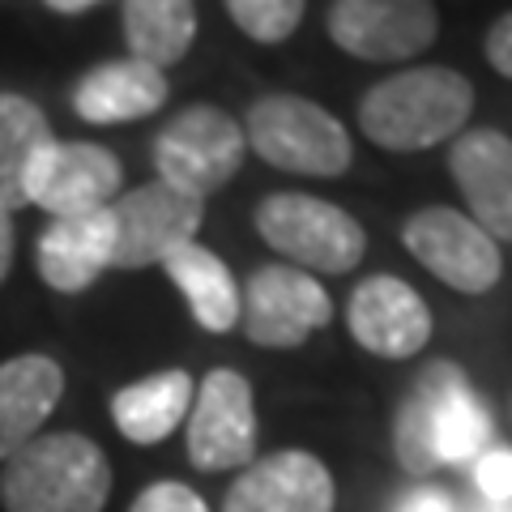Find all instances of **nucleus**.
I'll return each instance as SVG.
<instances>
[{"label":"nucleus","mask_w":512,"mask_h":512,"mask_svg":"<svg viewBox=\"0 0 512 512\" xmlns=\"http://www.w3.org/2000/svg\"><path fill=\"white\" fill-rule=\"evenodd\" d=\"M128 512H210V504L184 483H154L137 495Z\"/></svg>","instance_id":"obj_24"},{"label":"nucleus","mask_w":512,"mask_h":512,"mask_svg":"<svg viewBox=\"0 0 512 512\" xmlns=\"http://www.w3.org/2000/svg\"><path fill=\"white\" fill-rule=\"evenodd\" d=\"M402 244L423 269H431L444 286L461 295H487L504 278L500 244L474 218L448 210V205L410 214L402 227Z\"/></svg>","instance_id":"obj_8"},{"label":"nucleus","mask_w":512,"mask_h":512,"mask_svg":"<svg viewBox=\"0 0 512 512\" xmlns=\"http://www.w3.org/2000/svg\"><path fill=\"white\" fill-rule=\"evenodd\" d=\"M487 60H491V69L495 73H504V77H512V9L508 13H500V18L491 22V30H487Z\"/></svg>","instance_id":"obj_26"},{"label":"nucleus","mask_w":512,"mask_h":512,"mask_svg":"<svg viewBox=\"0 0 512 512\" xmlns=\"http://www.w3.org/2000/svg\"><path fill=\"white\" fill-rule=\"evenodd\" d=\"M163 269L184 291L188 308L205 333H227L239 325V286L218 252H210L205 244L192 239V244H180L167 256Z\"/></svg>","instance_id":"obj_21"},{"label":"nucleus","mask_w":512,"mask_h":512,"mask_svg":"<svg viewBox=\"0 0 512 512\" xmlns=\"http://www.w3.org/2000/svg\"><path fill=\"white\" fill-rule=\"evenodd\" d=\"M248 146L261 163L316 175V180H338L355 163L346 124L303 94H265L248 111Z\"/></svg>","instance_id":"obj_4"},{"label":"nucleus","mask_w":512,"mask_h":512,"mask_svg":"<svg viewBox=\"0 0 512 512\" xmlns=\"http://www.w3.org/2000/svg\"><path fill=\"white\" fill-rule=\"evenodd\" d=\"M402 512H448V500L440 491H423V495H410V504Z\"/></svg>","instance_id":"obj_28"},{"label":"nucleus","mask_w":512,"mask_h":512,"mask_svg":"<svg viewBox=\"0 0 512 512\" xmlns=\"http://www.w3.org/2000/svg\"><path fill=\"white\" fill-rule=\"evenodd\" d=\"M333 320V299L295 265H261L239 295V325L265 350H295Z\"/></svg>","instance_id":"obj_9"},{"label":"nucleus","mask_w":512,"mask_h":512,"mask_svg":"<svg viewBox=\"0 0 512 512\" xmlns=\"http://www.w3.org/2000/svg\"><path fill=\"white\" fill-rule=\"evenodd\" d=\"M111 252H116V222L111 210H94L77 218H52V227L39 235L35 265L52 291L77 295L94 286L103 269H111Z\"/></svg>","instance_id":"obj_16"},{"label":"nucleus","mask_w":512,"mask_h":512,"mask_svg":"<svg viewBox=\"0 0 512 512\" xmlns=\"http://www.w3.org/2000/svg\"><path fill=\"white\" fill-rule=\"evenodd\" d=\"M171 82L163 69L141 60H111L90 69L73 90V111L90 124H128L141 116H154L167 103Z\"/></svg>","instance_id":"obj_17"},{"label":"nucleus","mask_w":512,"mask_h":512,"mask_svg":"<svg viewBox=\"0 0 512 512\" xmlns=\"http://www.w3.org/2000/svg\"><path fill=\"white\" fill-rule=\"evenodd\" d=\"M491 436V419L478 406L474 389L453 363L427 367V376L414 384L406 406L397 410L393 448L397 461L410 474H427L436 466L478 461Z\"/></svg>","instance_id":"obj_2"},{"label":"nucleus","mask_w":512,"mask_h":512,"mask_svg":"<svg viewBox=\"0 0 512 512\" xmlns=\"http://www.w3.org/2000/svg\"><path fill=\"white\" fill-rule=\"evenodd\" d=\"M192 397H197L192 376L180 372V367H171V372L124 384V389L111 397V419H116L124 440L158 444L184 423V414L192 410Z\"/></svg>","instance_id":"obj_19"},{"label":"nucleus","mask_w":512,"mask_h":512,"mask_svg":"<svg viewBox=\"0 0 512 512\" xmlns=\"http://www.w3.org/2000/svg\"><path fill=\"white\" fill-rule=\"evenodd\" d=\"M256 231L278 256H286L303 274H350L363 252L367 235L342 205L308 197V192H274L256 205Z\"/></svg>","instance_id":"obj_5"},{"label":"nucleus","mask_w":512,"mask_h":512,"mask_svg":"<svg viewBox=\"0 0 512 512\" xmlns=\"http://www.w3.org/2000/svg\"><path fill=\"white\" fill-rule=\"evenodd\" d=\"M256 453V406H252V384L231 372L214 367L201 380L197 397L188 410V457L205 474L252 466Z\"/></svg>","instance_id":"obj_10"},{"label":"nucleus","mask_w":512,"mask_h":512,"mask_svg":"<svg viewBox=\"0 0 512 512\" xmlns=\"http://www.w3.org/2000/svg\"><path fill=\"white\" fill-rule=\"evenodd\" d=\"M346 325L380 359H414L431 342V308L402 278H367L346 303Z\"/></svg>","instance_id":"obj_13"},{"label":"nucleus","mask_w":512,"mask_h":512,"mask_svg":"<svg viewBox=\"0 0 512 512\" xmlns=\"http://www.w3.org/2000/svg\"><path fill=\"white\" fill-rule=\"evenodd\" d=\"M13 269V214L0 205V282L9 278Z\"/></svg>","instance_id":"obj_27"},{"label":"nucleus","mask_w":512,"mask_h":512,"mask_svg":"<svg viewBox=\"0 0 512 512\" xmlns=\"http://www.w3.org/2000/svg\"><path fill=\"white\" fill-rule=\"evenodd\" d=\"M448 171L466 192L470 214L495 244L512 239V137L500 128H470L453 137Z\"/></svg>","instance_id":"obj_15"},{"label":"nucleus","mask_w":512,"mask_h":512,"mask_svg":"<svg viewBox=\"0 0 512 512\" xmlns=\"http://www.w3.org/2000/svg\"><path fill=\"white\" fill-rule=\"evenodd\" d=\"M120 184L124 167L111 150L94 141H56L30 171L26 197L52 218H77L107 210L120 197Z\"/></svg>","instance_id":"obj_12"},{"label":"nucleus","mask_w":512,"mask_h":512,"mask_svg":"<svg viewBox=\"0 0 512 512\" xmlns=\"http://www.w3.org/2000/svg\"><path fill=\"white\" fill-rule=\"evenodd\" d=\"M474 111V86L466 73L444 64L393 73L376 82L359 103V128L367 141L393 154H414L453 141Z\"/></svg>","instance_id":"obj_1"},{"label":"nucleus","mask_w":512,"mask_h":512,"mask_svg":"<svg viewBox=\"0 0 512 512\" xmlns=\"http://www.w3.org/2000/svg\"><path fill=\"white\" fill-rule=\"evenodd\" d=\"M111 466L103 448L77 431H52L18 448L0 470L5 512H103Z\"/></svg>","instance_id":"obj_3"},{"label":"nucleus","mask_w":512,"mask_h":512,"mask_svg":"<svg viewBox=\"0 0 512 512\" xmlns=\"http://www.w3.org/2000/svg\"><path fill=\"white\" fill-rule=\"evenodd\" d=\"M107 210H111V222H116L111 269H146V265H163L180 244L197 239L205 201L184 188L150 180L141 188L120 192Z\"/></svg>","instance_id":"obj_7"},{"label":"nucleus","mask_w":512,"mask_h":512,"mask_svg":"<svg viewBox=\"0 0 512 512\" xmlns=\"http://www.w3.org/2000/svg\"><path fill=\"white\" fill-rule=\"evenodd\" d=\"M52 13H64V18H77V13H86L94 5H103V0H43Z\"/></svg>","instance_id":"obj_29"},{"label":"nucleus","mask_w":512,"mask_h":512,"mask_svg":"<svg viewBox=\"0 0 512 512\" xmlns=\"http://www.w3.org/2000/svg\"><path fill=\"white\" fill-rule=\"evenodd\" d=\"M56 146V133L47 116L26 99V94L5 90L0 94V205L13 210H26V184L35 163Z\"/></svg>","instance_id":"obj_20"},{"label":"nucleus","mask_w":512,"mask_h":512,"mask_svg":"<svg viewBox=\"0 0 512 512\" xmlns=\"http://www.w3.org/2000/svg\"><path fill=\"white\" fill-rule=\"evenodd\" d=\"M440 35L431 0H333L329 39L359 60H410Z\"/></svg>","instance_id":"obj_11"},{"label":"nucleus","mask_w":512,"mask_h":512,"mask_svg":"<svg viewBox=\"0 0 512 512\" xmlns=\"http://www.w3.org/2000/svg\"><path fill=\"white\" fill-rule=\"evenodd\" d=\"M64 393V367L47 355H18L0 363V461L39 436Z\"/></svg>","instance_id":"obj_18"},{"label":"nucleus","mask_w":512,"mask_h":512,"mask_svg":"<svg viewBox=\"0 0 512 512\" xmlns=\"http://www.w3.org/2000/svg\"><path fill=\"white\" fill-rule=\"evenodd\" d=\"M124 39L141 64H180L197 39V0H124Z\"/></svg>","instance_id":"obj_22"},{"label":"nucleus","mask_w":512,"mask_h":512,"mask_svg":"<svg viewBox=\"0 0 512 512\" xmlns=\"http://www.w3.org/2000/svg\"><path fill=\"white\" fill-rule=\"evenodd\" d=\"M222 512H333V478L320 457L286 448L252 461L231 483Z\"/></svg>","instance_id":"obj_14"},{"label":"nucleus","mask_w":512,"mask_h":512,"mask_svg":"<svg viewBox=\"0 0 512 512\" xmlns=\"http://www.w3.org/2000/svg\"><path fill=\"white\" fill-rule=\"evenodd\" d=\"M303 9H308V0H227L231 22L256 43L291 39L303 22Z\"/></svg>","instance_id":"obj_23"},{"label":"nucleus","mask_w":512,"mask_h":512,"mask_svg":"<svg viewBox=\"0 0 512 512\" xmlns=\"http://www.w3.org/2000/svg\"><path fill=\"white\" fill-rule=\"evenodd\" d=\"M244 154H248L244 124L214 103L184 107L180 116L163 124V133L154 141L158 180L184 188L201 201L235 180L239 167H244Z\"/></svg>","instance_id":"obj_6"},{"label":"nucleus","mask_w":512,"mask_h":512,"mask_svg":"<svg viewBox=\"0 0 512 512\" xmlns=\"http://www.w3.org/2000/svg\"><path fill=\"white\" fill-rule=\"evenodd\" d=\"M478 491L495 504L512 500V453L508 448H495V453L478 457Z\"/></svg>","instance_id":"obj_25"}]
</instances>
